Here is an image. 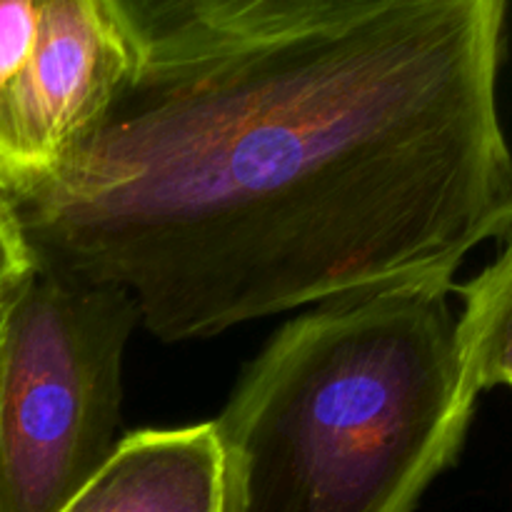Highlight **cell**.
Masks as SVG:
<instances>
[{
  "label": "cell",
  "instance_id": "1",
  "mask_svg": "<svg viewBox=\"0 0 512 512\" xmlns=\"http://www.w3.org/2000/svg\"><path fill=\"white\" fill-rule=\"evenodd\" d=\"M93 128L0 190L35 268L115 288L165 343L303 305L453 290L512 238L503 0H125Z\"/></svg>",
  "mask_w": 512,
  "mask_h": 512
},
{
  "label": "cell",
  "instance_id": "2",
  "mask_svg": "<svg viewBox=\"0 0 512 512\" xmlns=\"http://www.w3.org/2000/svg\"><path fill=\"white\" fill-rule=\"evenodd\" d=\"M450 290L315 305L213 420L225 512H413L458 458L478 390Z\"/></svg>",
  "mask_w": 512,
  "mask_h": 512
},
{
  "label": "cell",
  "instance_id": "3",
  "mask_svg": "<svg viewBox=\"0 0 512 512\" xmlns=\"http://www.w3.org/2000/svg\"><path fill=\"white\" fill-rule=\"evenodd\" d=\"M140 320L125 293L33 273L0 343V512H60L120 445V365Z\"/></svg>",
  "mask_w": 512,
  "mask_h": 512
},
{
  "label": "cell",
  "instance_id": "4",
  "mask_svg": "<svg viewBox=\"0 0 512 512\" xmlns=\"http://www.w3.org/2000/svg\"><path fill=\"white\" fill-rule=\"evenodd\" d=\"M125 0H43L33 50L0 103V190L48 173L105 113L133 65Z\"/></svg>",
  "mask_w": 512,
  "mask_h": 512
},
{
  "label": "cell",
  "instance_id": "5",
  "mask_svg": "<svg viewBox=\"0 0 512 512\" xmlns=\"http://www.w3.org/2000/svg\"><path fill=\"white\" fill-rule=\"evenodd\" d=\"M60 512H225L213 423L123 435L108 463Z\"/></svg>",
  "mask_w": 512,
  "mask_h": 512
},
{
  "label": "cell",
  "instance_id": "6",
  "mask_svg": "<svg viewBox=\"0 0 512 512\" xmlns=\"http://www.w3.org/2000/svg\"><path fill=\"white\" fill-rule=\"evenodd\" d=\"M453 290L463 298L458 340L473 388H512V238L493 265Z\"/></svg>",
  "mask_w": 512,
  "mask_h": 512
},
{
  "label": "cell",
  "instance_id": "7",
  "mask_svg": "<svg viewBox=\"0 0 512 512\" xmlns=\"http://www.w3.org/2000/svg\"><path fill=\"white\" fill-rule=\"evenodd\" d=\"M40 3L43 0H0V103L33 50Z\"/></svg>",
  "mask_w": 512,
  "mask_h": 512
},
{
  "label": "cell",
  "instance_id": "8",
  "mask_svg": "<svg viewBox=\"0 0 512 512\" xmlns=\"http://www.w3.org/2000/svg\"><path fill=\"white\" fill-rule=\"evenodd\" d=\"M33 268V255L25 245L8 200L0 193V300L10 298Z\"/></svg>",
  "mask_w": 512,
  "mask_h": 512
},
{
  "label": "cell",
  "instance_id": "9",
  "mask_svg": "<svg viewBox=\"0 0 512 512\" xmlns=\"http://www.w3.org/2000/svg\"><path fill=\"white\" fill-rule=\"evenodd\" d=\"M8 303H10V298H3V300H0V343H3L5 320H8Z\"/></svg>",
  "mask_w": 512,
  "mask_h": 512
}]
</instances>
